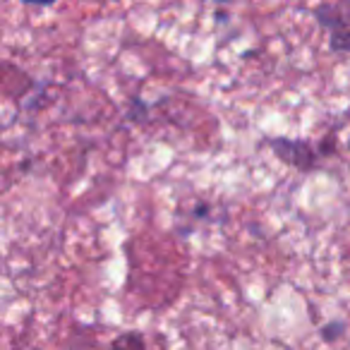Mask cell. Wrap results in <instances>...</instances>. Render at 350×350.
Listing matches in <instances>:
<instances>
[{
  "label": "cell",
  "mask_w": 350,
  "mask_h": 350,
  "mask_svg": "<svg viewBox=\"0 0 350 350\" xmlns=\"http://www.w3.org/2000/svg\"><path fill=\"white\" fill-rule=\"evenodd\" d=\"M267 146L281 163L291 165L300 173H310V170L319 168L326 156L334 154L336 139L331 135L321 142H312L305 137H269Z\"/></svg>",
  "instance_id": "obj_1"
},
{
  "label": "cell",
  "mask_w": 350,
  "mask_h": 350,
  "mask_svg": "<svg viewBox=\"0 0 350 350\" xmlns=\"http://www.w3.org/2000/svg\"><path fill=\"white\" fill-rule=\"evenodd\" d=\"M314 20L326 31L331 53L350 55V0L321 3L314 8Z\"/></svg>",
  "instance_id": "obj_2"
},
{
  "label": "cell",
  "mask_w": 350,
  "mask_h": 350,
  "mask_svg": "<svg viewBox=\"0 0 350 350\" xmlns=\"http://www.w3.org/2000/svg\"><path fill=\"white\" fill-rule=\"evenodd\" d=\"M111 350H146V340L142 331H122L113 338Z\"/></svg>",
  "instance_id": "obj_3"
},
{
  "label": "cell",
  "mask_w": 350,
  "mask_h": 350,
  "mask_svg": "<svg viewBox=\"0 0 350 350\" xmlns=\"http://www.w3.org/2000/svg\"><path fill=\"white\" fill-rule=\"evenodd\" d=\"M343 334H345V321H340V319L329 321V324H324L319 329L321 340H326V343H336Z\"/></svg>",
  "instance_id": "obj_4"
}]
</instances>
